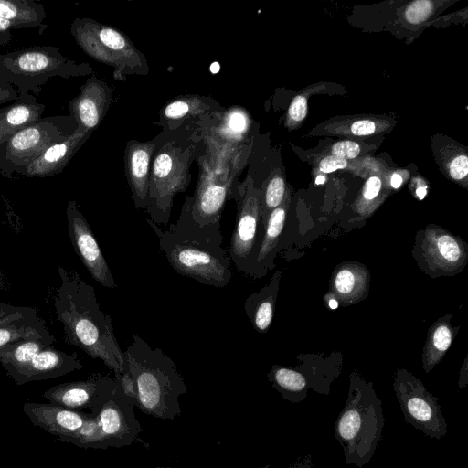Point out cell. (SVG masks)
Returning a JSON list of instances; mask_svg holds the SVG:
<instances>
[{
	"label": "cell",
	"instance_id": "cell-1",
	"mask_svg": "<svg viewBox=\"0 0 468 468\" xmlns=\"http://www.w3.org/2000/svg\"><path fill=\"white\" fill-rule=\"evenodd\" d=\"M60 285L54 298L57 319L62 324L65 342L101 360L114 375L125 370V359L112 317L98 303L94 288L76 271L58 267Z\"/></svg>",
	"mask_w": 468,
	"mask_h": 468
},
{
	"label": "cell",
	"instance_id": "cell-2",
	"mask_svg": "<svg viewBox=\"0 0 468 468\" xmlns=\"http://www.w3.org/2000/svg\"><path fill=\"white\" fill-rule=\"evenodd\" d=\"M159 241V249L171 267L180 275L218 288L232 278L231 260L223 248L220 223L199 226L190 212L187 197L176 223L161 229L147 219Z\"/></svg>",
	"mask_w": 468,
	"mask_h": 468
},
{
	"label": "cell",
	"instance_id": "cell-3",
	"mask_svg": "<svg viewBox=\"0 0 468 468\" xmlns=\"http://www.w3.org/2000/svg\"><path fill=\"white\" fill-rule=\"evenodd\" d=\"M123 355L126 368L135 383V406L162 420L180 416L179 397L187 392V387L172 358L161 348H153L138 335H133Z\"/></svg>",
	"mask_w": 468,
	"mask_h": 468
},
{
	"label": "cell",
	"instance_id": "cell-4",
	"mask_svg": "<svg viewBox=\"0 0 468 468\" xmlns=\"http://www.w3.org/2000/svg\"><path fill=\"white\" fill-rule=\"evenodd\" d=\"M384 424L382 402L373 384L352 374L346 404L334 426L347 464L362 468L371 461L382 439Z\"/></svg>",
	"mask_w": 468,
	"mask_h": 468
},
{
	"label": "cell",
	"instance_id": "cell-5",
	"mask_svg": "<svg viewBox=\"0 0 468 468\" xmlns=\"http://www.w3.org/2000/svg\"><path fill=\"white\" fill-rule=\"evenodd\" d=\"M209 153L199 158V176L190 212L199 226L220 223V217L245 163V145L219 144L209 140Z\"/></svg>",
	"mask_w": 468,
	"mask_h": 468
},
{
	"label": "cell",
	"instance_id": "cell-6",
	"mask_svg": "<svg viewBox=\"0 0 468 468\" xmlns=\"http://www.w3.org/2000/svg\"><path fill=\"white\" fill-rule=\"evenodd\" d=\"M71 33L87 55L114 69L115 79L148 74L144 55L117 28L90 18H77L71 25Z\"/></svg>",
	"mask_w": 468,
	"mask_h": 468
},
{
	"label": "cell",
	"instance_id": "cell-7",
	"mask_svg": "<svg viewBox=\"0 0 468 468\" xmlns=\"http://www.w3.org/2000/svg\"><path fill=\"white\" fill-rule=\"evenodd\" d=\"M229 198L237 204L229 258L239 271L258 277L256 259L264 234L261 218V189L248 175L242 183L233 186Z\"/></svg>",
	"mask_w": 468,
	"mask_h": 468
},
{
	"label": "cell",
	"instance_id": "cell-8",
	"mask_svg": "<svg viewBox=\"0 0 468 468\" xmlns=\"http://www.w3.org/2000/svg\"><path fill=\"white\" fill-rule=\"evenodd\" d=\"M190 155L189 150L182 151L180 146L168 142L154 157L150 172L148 206L144 209L153 223H168L175 196L184 192L190 182Z\"/></svg>",
	"mask_w": 468,
	"mask_h": 468
},
{
	"label": "cell",
	"instance_id": "cell-9",
	"mask_svg": "<svg viewBox=\"0 0 468 468\" xmlns=\"http://www.w3.org/2000/svg\"><path fill=\"white\" fill-rule=\"evenodd\" d=\"M22 410L34 426L63 442L105 449L97 418L91 413L39 402H26Z\"/></svg>",
	"mask_w": 468,
	"mask_h": 468
},
{
	"label": "cell",
	"instance_id": "cell-10",
	"mask_svg": "<svg viewBox=\"0 0 468 468\" xmlns=\"http://www.w3.org/2000/svg\"><path fill=\"white\" fill-rule=\"evenodd\" d=\"M393 388L408 424L432 439L440 440L447 434V421L438 398L419 378L406 369H399Z\"/></svg>",
	"mask_w": 468,
	"mask_h": 468
},
{
	"label": "cell",
	"instance_id": "cell-11",
	"mask_svg": "<svg viewBox=\"0 0 468 468\" xmlns=\"http://www.w3.org/2000/svg\"><path fill=\"white\" fill-rule=\"evenodd\" d=\"M413 255L430 276H448L459 273L468 261L467 244L448 230L429 225L421 238L416 236Z\"/></svg>",
	"mask_w": 468,
	"mask_h": 468
},
{
	"label": "cell",
	"instance_id": "cell-12",
	"mask_svg": "<svg viewBox=\"0 0 468 468\" xmlns=\"http://www.w3.org/2000/svg\"><path fill=\"white\" fill-rule=\"evenodd\" d=\"M116 379V378H115ZM102 401L96 416L105 449L133 444L142 431L134 413L135 401L127 397L118 380Z\"/></svg>",
	"mask_w": 468,
	"mask_h": 468
},
{
	"label": "cell",
	"instance_id": "cell-13",
	"mask_svg": "<svg viewBox=\"0 0 468 468\" xmlns=\"http://www.w3.org/2000/svg\"><path fill=\"white\" fill-rule=\"evenodd\" d=\"M67 225L74 251L81 263L101 286L115 289L117 284L100 249L93 231L76 201L70 200L66 208Z\"/></svg>",
	"mask_w": 468,
	"mask_h": 468
},
{
	"label": "cell",
	"instance_id": "cell-14",
	"mask_svg": "<svg viewBox=\"0 0 468 468\" xmlns=\"http://www.w3.org/2000/svg\"><path fill=\"white\" fill-rule=\"evenodd\" d=\"M116 383L115 378L95 373L85 380L53 386L45 390L42 397L51 404L75 410H90V413L95 415Z\"/></svg>",
	"mask_w": 468,
	"mask_h": 468
},
{
	"label": "cell",
	"instance_id": "cell-15",
	"mask_svg": "<svg viewBox=\"0 0 468 468\" xmlns=\"http://www.w3.org/2000/svg\"><path fill=\"white\" fill-rule=\"evenodd\" d=\"M1 64L11 73L29 80H44L53 75L67 73L66 68L74 66L52 48H33L0 57Z\"/></svg>",
	"mask_w": 468,
	"mask_h": 468
},
{
	"label": "cell",
	"instance_id": "cell-16",
	"mask_svg": "<svg viewBox=\"0 0 468 468\" xmlns=\"http://www.w3.org/2000/svg\"><path fill=\"white\" fill-rule=\"evenodd\" d=\"M67 136L62 135V132L53 122H37L17 132L7 141L6 158L16 165L27 166L48 146Z\"/></svg>",
	"mask_w": 468,
	"mask_h": 468
},
{
	"label": "cell",
	"instance_id": "cell-17",
	"mask_svg": "<svg viewBox=\"0 0 468 468\" xmlns=\"http://www.w3.org/2000/svg\"><path fill=\"white\" fill-rule=\"evenodd\" d=\"M82 367L83 365L77 353L67 354L50 346L9 377L16 385H24L28 382L61 377L80 370Z\"/></svg>",
	"mask_w": 468,
	"mask_h": 468
},
{
	"label": "cell",
	"instance_id": "cell-18",
	"mask_svg": "<svg viewBox=\"0 0 468 468\" xmlns=\"http://www.w3.org/2000/svg\"><path fill=\"white\" fill-rule=\"evenodd\" d=\"M156 147L154 141L127 143L124 153L125 175L133 201L137 208L145 209L148 206L150 165Z\"/></svg>",
	"mask_w": 468,
	"mask_h": 468
},
{
	"label": "cell",
	"instance_id": "cell-19",
	"mask_svg": "<svg viewBox=\"0 0 468 468\" xmlns=\"http://www.w3.org/2000/svg\"><path fill=\"white\" fill-rule=\"evenodd\" d=\"M112 101L110 87L95 76L81 87L80 93L70 101V110L78 127L91 132L102 121Z\"/></svg>",
	"mask_w": 468,
	"mask_h": 468
},
{
	"label": "cell",
	"instance_id": "cell-20",
	"mask_svg": "<svg viewBox=\"0 0 468 468\" xmlns=\"http://www.w3.org/2000/svg\"><path fill=\"white\" fill-rule=\"evenodd\" d=\"M90 133L78 127L73 133L48 146L39 156L25 166L26 175L45 177L59 173L88 139Z\"/></svg>",
	"mask_w": 468,
	"mask_h": 468
},
{
	"label": "cell",
	"instance_id": "cell-21",
	"mask_svg": "<svg viewBox=\"0 0 468 468\" xmlns=\"http://www.w3.org/2000/svg\"><path fill=\"white\" fill-rule=\"evenodd\" d=\"M370 275L367 268L356 261L339 264L331 281V294L337 301L353 304L365 299L368 292Z\"/></svg>",
	"mask_w": 468,
	"mask_h": 468
},
{
	"label": "cell",
	"instance_id": "cell-22",
	"mask_svg": "<svg viewBox=\"0 0 468 468\" xmlns=\"http://www.w3.org/2000/svg\"><path fill=\"white\" fill-rule=\"evenodd\" d=\"M50 335L45 320L32 307L20 306L16 312L0 319V348L25 339Z\"/></svg>",
	"mask_w": 468,
	"mask_h": 468
},
{
	"label": "cell",
	"instance_id": "cell-23",
	"mask_svg": "<svg viewBox=\"0 0 468 468\" xmlns=\"http://www.w3.org/2000/svg\"><path fill=\"white\" fill-rule=\"evenodd\" d=\"M215 111L222 112V108L211 98L197 94L182 95L172 99L162 108L159 124L174 130L187 119Z\"/></svg>",
	"mask_w": 468,
	"mask_h": 468
},
{
	"label": "cell",
	"instance_id": "cell-24",
	"mask_svg": "<svg viewBox=\"0 0 468 468\" xmlns=\"http://www.w3.org/2000/svg\"><path fill=\"white\" fill-rule=\"evenodd\" d=\"M291 204V191L286 189L282 202L270 214L264 227V234L256 259L258 277L272 268V258L284 229Z\"/></svg>",
	"mask_w": 468,
	"mask_h": 468
},
{
	"label": "cell",
	"instance_id": "cell-25",
	"mask_svg": "<svg viewBox=\"0 0 468 468\" xmlns=\"http://www.w3.org/2000/svg\"><path fill=\"white\" fill-rule=\"evenodd\" d=\"M279 278L280 271H277L267 286L250 294L245 301V313L258 332H265L271 324Z\"/></svg>",
	"mask_w": 468,
	"mask_h": 468
},
{
	"label": "cell",
	"instance_id": "cell-26",
	"mask_svg": "<svg viewBox=\"0 0 468 468\" xmlns=\"http://www.w3.org/2000/svg\"><path fill=\"white\" fill-rule=\"evenodd\" d=\"M218 125L209 131L208 139L219 144L239 146L250 127V119L245 110L235 107L221 112Z\"/></svg>",
	"mask_w": 468,
	"mask_h": 468
},
{
	"label": "cell",
	"instance_id": "cell-27",
	"mask_svg": "<svg viewBox=\"0 0 468 468\" xmlns=\"http://www.w3.org/2000/svg\"><path fill=\"white\" fill-rule=\"evenodd\" d=\"M55 337L25 339L0 348V365L9 376L28 364L39 352L53 346Z\"/></svg>",
	"mask_w": 468,
	"mask_h": 468
},
{
	"label": "cell",
	"instance_id": "cell-28",
	"mask_svg": "<svg viewBox=\"0 0 468 468\" xmlns=\"http://www.w3.org/2000/svg\"><path fill=\"white\" fill-rule=\"evenodd\" d=\"M44 105L35 102L16 103L0 114V145L22 129L40 119Z\"/></svg>",
	"mask_w": 468,
	"mask_h": 468
},
{
	"label": "cell",
	"instance_id": "cell-29",
	"mask_svg": "<svg viewBox=\"0 0 468 468\" xmlns=\"http://www.w3.org/2000/svg\"><path fill=\"white\" fill-rule=\"evenodd\" d=\"M452 341V328L449 318L444 316L436 321L429 329L423 348V369L429 373L441 360Z\"/></svg>",
	"mask_w": 468,
	"mask_h": 468
},
{
	"label": "cell",
	"instance_id": "cell-30",
	"mask_svg": "<svg viewBox=\"0 0 468 468\" xmlns=\"http://www.w3.org/2000/svg\"><path fill=\"white\" fill-rule=\"evenodd\" d=\"M272 386L282 394V398L292 403L303 401L307 396L308 384L304 375L295 369L273 366L268 373Z\"/></svg>",
	"mask_w": 468,
	"mask_h": 468
},
{
	"label": "cell",
	"instance_id": "cell-31",
	"mask_svg": "<svg viewBox=\"0 0 468 468\" xmlns=\"http://www.w3.org/2000/svg\"><path fill=\"white\" fill-rule=\"evenodd\" d=\"M0 17L16 28L40 27L45 18L42 5L27 0H0Z\"/></svg>",
	"mask_w": 468,
	"mask_h": 468
},
{
	"label": "cell",
	"instance_id": "cell-32",
	"mask_svg": "<svg viewBox=\"0 0 468 468\" xmlns=\"http://www.w3.org/2000/svg\"><path fill=\"white\" fill-rule=\"evenodd\" d=\"M260 189L261 218L264 228L270 214L280 206L285 196V181L281 171H272Z\"/></svg>",
	"mask_w": 468,
	"mask_h": 468
},
{
	"label": "cell",
	"instance_id": "cell-33",
	"mask_svg": "<svg viewBox=\"0 0 468 468\" xmlns=\"http://www.w3.org/2000/svg\"><path fill=\"white\" fill-rule=\"evenodd\" d=\"M381 189V179L377 176H370L354 204V210L359 216L368 218L383 201V197L380 196Z\"/></svg>",
	"mask_w": 468,
	"mask_h": 468
},
{
	"label": "cell",
	"instance_id": "cell-34",
	"mask_svg": "<svg viewBox=\"0 0 468 468\" xmlns=\"http://www.w3.org/2000/svg\"><path fill=\"white\" fill-rule=\"evenodd\" d=\"M434 5L431 1L420 0L412 2L405 10V18L411 24H419L430 17Z\"/></svg>",
	"mask_w": 468,
	"mask_h": 468
},
{
	"label": "cell",
	"instance_id": "cell-35",
	"mask_svg": "<svg viewBox=\"0 0 468 468\" xmlns=\"http://www.w3.org/2000/svg\"><path fill=\"white\" fill-rule=\"evenodd\" d=\"M307 114V100L303 94L297 95L292 101L287 113V124L294 127L301 123Z\"/></svg>",
	"mask_w": 468,
	"mask_h": 468
},
{
	"label": "cell",
	"instance_id": "cell-36",
	"mask_svg": "<svg viewBox=\"0 0 468 468\" xmlns=\"http://www.w3.org/2000/svg\"><path fill=\"white\" fill-rule=\"evenodd\" d=\"M360 145L353 141H339L331 149L332 154L343 159H352L360 154Z\"/></svg>",
	"mask_w": 468,
	"mask_h": 468
},
{
	"label": "cell",
	"instance_id": "cell-37",
	"mask_svg": "<svg viewBox=\"0 0 468 468\" xmlns=\"http://www.w3.org/2000/svg\"><path fill=\"white\" fill-rule=\"evenodd\" d=\"M468 173V158L465 154L454 157L449 165V174L454 180H463Z\"/></svg>",
	"mask_w": 468,
	"mask_h": 468
},
{
	"label": "cell",
	"instance_id": "cell-38",
	"mask_svg": "<svg viewBox=\"0 0 468 468\" xmlns=\"http://www.w3.org/2000/svg\"><path fill=\"white\" fill-rule=\"evenodd\" d=\"M378 124L371 120H357L349 126L348 133L353 135L363 136L376 133Z\"/></svg>",
	"mask_w": 468,
	"mask_h": 468
},
{
	"label": "cell",
	"instance_id": "cell-39",
	"mask_svg": "<svg viewBox=\"0 0 468 468\" xmlns=\"http://www.w3.org/2000/svg\"><path fill=\"white\" fill-rule=\"evenodd\" d=\"M347 161L335 155H328L319 163V169L324 173H331L335 170L346 168Z\"/></svg>",
	"mask_w": 468,
	"mask_h": 468
},
{
	"label": "cell",
	"instance_id": "cell-40",
	"mask_svg": "<svg viewBox=\"0 0 468 468\" xmlns=\"http://www.w3.org/2000/svg\"><path fill=\"white\" fill-rule=\"evenodd\" d=\"M13 28H16L13 23L0 17V46L9 42Z\"/></svg>",
	"mask_w": 468,
	"mask_h": 468
},
{
	"label": "cell",
	"instance_id": "cell-41",
	"mask_svg": "<svg viewBox=\"0 0 468 468\" xmlns=\"http://www.w3.org/2000/svg\"><path fill=\"white\" fill-rule=\"evenodd\" d=\"M284 468H316V465L313 461L312 455L307 453Z\"/></svg>",
	"mask_w": 468,
	"mask_h": 468
},
{
	"label": "cell",
	"instance_id": "cell-42",
	"mask_svg": "<svg viewBox=\"0 0 468 468\" xmlns=\"http://www.w3.org/2000/svg\"><path fill=\"white\" fill-rule=\"evenodd\" d=\"M20 306H15L5 303H0V319H3L16 312Z\"/></svg>",
	"mask_w": 468,
	"mask_h": 468
},
{
	"label": "cell",
	"instance_id": "cell-43",
	"mask_svg": "<svg viewBox=\"0 0 468 468\" xmlns=\"http://www.w3.org/2000/svg\"><path fill=\"white\" fill-rule=\"evenodd\" d=\"M403 179L399 174H393L390 178V185L393 188L398 189L402 185Z\"/></svg>",
	"mask_w": 468,
	"mask_h": 468
},
{
	"label": "cell",
	"instance_id": "cell-44",
	"mask_svg": "<svg viewBox=\"0 0 468 468\" xmlns=\"http://www.w3.org/2000/svg\"><path fill=\"white\" fill-rule=\"evenodd\" d=\"M416 196L419 197V199H423L426 197L427 194V187L425 186H418L415 190Z\"/></svg>",
	"mask_w": 468,
	"mask_h": 468
},
{
	"label": "cell",
	"instance_id": "cell-45",
	"mask_svg": "<svg viewBox=\"0 0 468 468\" xmlns=\"http://www.w3.org/2000/svg\"><path fill=\"white\" fill-rule=\"evenodd\" d=\"M327 303H328V306H329L331 309H333V310L336 309V308L338 307V304H339V303H338V301H337L335 298H334V297H333V298H331V299H329V301L327 302Z\"/></svg>",
	"mask_w": 468,
	"mask_h": 468
},
{
	"label": "cell",
	"instance_id": "cell-46",
	"mask_svg": "<svg viewBox=\"0 0 468 468\" xmlns=\"http://www.w3.org/2000/svg\"><path fill=\"white\" fill-rule=\"evenodd\" d=\"M325 181V177L324 176H318L315 179V184L321 185L324 184Z\"/></svg>",
	"mask_w": 468,
	"mask_h": 468
},
{
	"label": "cell",
	"instance_id": "cell-47",
	"mask_svg": "<svg viewBox=\"0 0 468 468\" xmlns=\"http://www.w3.org/2000/svg\"><path fill=\"white\" fill-rule=\"evenodd\" d=\"M0 287H4V275L0 270Z\"/></svg>",
	"mask_w": 468,
	"mask_h": 468
},
{
	"label": "cell",
	"instance_id": "cell-48",
	"mask_svg": "<svg viewBox=\"0 0 468 468\" xmlns=\"http://www.w3.org/2000/svg\"><path fill=\"white\" fill-rule=\"evenodd\" d=\"M155 468H174V467L158 466V467H155Z\"/></svg>",
	"mask_w": 468,
	"mask_h": 468
},
{
	"label": "cell",
	"instance_id": "cell-49",
	"mask_svg": "<svg viewBox=\"0 0 468 468\" xmlns=\"http://www.w3.org/2000/svg\"><path fill=\"white\" fill-rule=\"evenodd\" d=\"M261 468H271V466L269 464H267V465H265V466H263Z\"/></svg>",
	"mask_w": 468,
	"mask_h": 468
}]
</instances>
